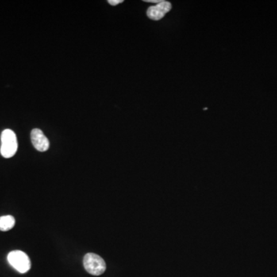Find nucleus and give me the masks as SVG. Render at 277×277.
Instances as JSON below:
<instances>
[{
	"mask_svg": "<svg viewBox=\"0 0 277 277\" xmlns=\"http://www.w3.org/2000/svg\"><path fill=\"white\" fill-rule=\"evenodd\" d=\"M145 2H157V3H159V2H161V1H159V0H145Z\"/></svg>",
	"mask_w": 277,
	"mask_h": 277,
	"instance_id": "nucleus-8",
	"label": "nucleus"
},
{
	"mask_svg": "<svg viewBox=\"0 0 277 277\" xmlns=\"http://www.w3.org/2000/svg\"><path fill=\"white\" fill-rule=\"evenodd\" d=\"M108 2H109V4H110L111 5H118V4L122 3V2H124V0H109Z\"/></svg>",
	"mask_w": 277,
	"mask_h": 277,
	"instance_id": "nucleus-7",
	"label": "nucleus"
},
{
	"mask_svg": "<svg viewBox=\"0 0 277 277\" xmlns=\"http://www.w3.org/2000/svg\"><path fill=\"white\" fill-rule=\"evenodd\" d=\"M83 266L89 274L101 276L106 271V265L104 259L97 254L89 252L83 259Z\"/></svg>",
	"mask_w": 277,
	"mask_h": 277,
	"instance_id": "nucleus-2",
	"label": "nucleus"
},
{
	"mask_svg": "<svg viewBox=\"0 0 277 277\" xmlns=\"http://www.w3.org/2000/svg\"><path fill=\"white\" fill-rule=\"evenodd\" d=\"M172 9V5L170 2L161 1L157 5H152L148 8L147 15L149 18L155 21L160 20L164 17L166 13H169Z\"/></svg>",
	"mask_w": 277,
	"mask_h": 277,
	"instance_id": "nucleus-4",
	"label": "nucleus"
},
{
	"mask_svg": "<svg viewBox=\"0 0 277 277\" xmlns=\"http://www.w3.org/2000/svg\"><path fill=\"white\" fill-rule=\"evenodd\" d=\"M16 224V220L14 217L10 215L8 216H3L0 217V230L6 232V231L10 230L14 227Z\"/></svg>",
	"mask_w": 277,
	"mask_h": 277,
	"instance_id": "nucleus-6",
	"label": "nucleus"
},
{
	"mask_svg": "<svg viewBox=\"0 0 277 277\" xmlns=\"http://www.w3.org/2000/svg\"><path fill=\"white\" fill-rule=\"evenodd\" d=\"M31 141L36 151L40 152H46L50 148V141L41 129H32L31 132Z\"/></svg>",
	"mask_w": 277,
	"mask_h": 277,
	"instance_id": "nucleus-5",
	"label": "nucleus"
},
{
	"mask_svg": "<svg viewBox=\"0 0 277 277\" xmlns=\"http://www.w3.org/2000/svg\"><path fill=\"white\" fill-rule=\"evenodd\" d=\"M18 149L17 138L13 130L9 129L2 131L1 135L0 152L4 158L13 157Z\"/></svg>",
	"mask_w": 277,
	"mask_h": 277,
	"instance_id": "nucleus-1",
	"label": "nucleus"
},
{
	"mask_svg": "<svg viewBox=\"0 0 277 277\" xmlns=\"http://www.w3.org/2000/svg\"><path fill=\"white\" fill-rule=\"evenodd\" d=\"M7 259L9 264L20 274H25L30 270V259L23 251H12L8 254Z\"/></svg>",
	"mask_w": 277,
	"mask_h": 277,
	"instance_id": "nucleus-3",
	"label": "nucleus"
}]
</instances>
